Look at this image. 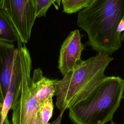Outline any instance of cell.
Instances as JSON below:
<instances>
[{
  "label": "cell",
  "instance_id": "10",
  "mask_svg": "<svg viewBox=\"0 0 124 124\" xmlns=\"http://www.w3.org/2000/svg\"><path fill=\"white\" fill-rule=\"evenodd\" d=\"M94 0H67L62 3L63 11L67 14L79 12L87 7Z\"/></svg>",
  "mask_w": 124,
  "mask_h": 124
},
{
  "label": "cell",
  "instance_id": "14",
  "mask_svg": "<svg viewBox=\"0 0 124 124\" xmlns=\"http://www.w3.org/2000/svg\"><path fill=\"white\" fill-rule=\"evenodd\" d=\"M62 0H53V4L56 8H58V7L60 6Z\"/></svg>",
  "mask_w": 124,
  "mask_h": 124
},
{
  "label": "cell",
  "instance_id": "7",
  "mask_svg": "<svg viewBox=\"0 0 124 124\" xmlns=\"http://www.w3.org/2000/svg\"><path fill=\"white\" fill-rule=\"evenodd\" d=\"M32 79V90L39 107L47 99L56 94L58 79H50L43 75L40 68L35 69Z\"/></svg>",
  "mask_w": 124,
  "mask_h": 124
},
{
  "label": "cell",
  "instance_id": "4",
  "mask_svg": "<svg viewBox=\"0 0 124 124\" xmlns=\"http://www.w3.org/2000/svg\"><path fill=\"white\" fill-rule=\"evenodd\" d=\"M17 49L20 55L22 79L11 107L12 124H38V104L32 90L31 59L29 51L19 36Z\"/></svg>",
  "mask_w": 124,
  "mask_h": 124
},
{
  "label": "cell",
  "instance_id": "19",
  "mask_svg": "<svg viewBox=\"0 0 124 124\" xmlns=\"http://www.w3.org/2000/svg\"><path fill=\"white\" fill-rule=\"evenodd\" d=\"M110 124H116L115 123H114V122H111V123H110Z\"/></svg>",
  "mask_w": 124,
  "mask_h": 124
},
{
  "label": "cell",
  "instance_id": "18",
  "mask_svg": "<svg viewBox=\"0 0 124 124\" xmlns=\"http://www.w3.org/2000/svg\"><path fill=\"white\" fill-rule=\"evenodd\" d=\"M67 0H62V3H63V2H65V1H66Z\"/></svg>",
  "mask_w": 124,
  "mask_h": 124
},
{
  "label": "cell",
  "instance_id": "17",
  "mask_svg": "<svg viewBox=\"0 0 124 124\" xmlns=\"http://www.w3.org/2000/svg\"><path fill=\"white\" fill-rule=\"evenodd\" d=\"M0 121H1V111H0Z\"/></svg>",
  "mask_w": 124,
  "mask_h": 124
},
{
  "label": "cell",
  "instance_id": "9",
  "mask_svg": "<svg viewBox=\"0 0 124 124\" xmlns=\"http://www.w3.org/2000/svg\"><path fill=\"white\" fill-rule=\"evenodd\" d=\"M53 109L54 105L52 97L46 99L39 107V118L44 124H49V121L53 115Z\"/></svg>",
  "mask_w": 124,
  "mask_h": 124
},
{
  "label": "cell",
  "instance_id": "15",
  "mask_svg": "<svg viewBox=\"0 0 124 124\" xmlns=\"http://www.w3.org/2000/svg\"><path fill=\"white\" fill-rule=\"evenodd\" d=\"M2 124H11V123H10V121H9L7 117L5 119V120H4V121H3V122Z\"/></svg>",
  "mask_w": 124,
  "mask_h": 124
},
{
  "label": "cell",
  "instance_id": "2",
  "mask_svg": "<svg viewBox=\"0 0 124 124\" xmlns=\"http://www.w3.org/2000/svg\"><path fill=\"white\" fill-rule=\"evenodd\" d=\"M113 58L106 52L81 61L76 68L58 80L56 105L63 112L86 98L106 78L105 70Z\"/></svg>",
  "mask_w": 124,
  "mask_h": 124
},
{
  "label": "cell",
  "instance_id": "8",
  "mask_svg": "<svg viewBox=\"0 0 124 124\" xmlns=\"http://www.w3.org/2000/svg\"><path fill=\"white\" fill-rule=\"evenodd\" d=\"M18 35L0 9V41L13 44L17 41Z\"/></svg>",
  "mask_w": 124,
  "mask_h": 124
},
{
  "label": "cell",
  "instance_id": "12",
  "mask_svg": "<svg viewBox=\"0 0 124 124\" xmlns=\"http://www.w3.org/2000/svg\"><path fill=\"white\" fill-rule=\"evenodd\" d=\"M117 31L120 33H121L122 32L124 31V18H123L120 22L118 26Z\"/></svg>",
  "mask_w": 124,
  "mask_h": 124
},
{
  "label": "cell",
  "instance_id": "13",
  "mask_svg": "<svg viewBox=\"0 0 124 124\" xmlns=\"http://www.w3.org/2000/svg\"><path fill=\"white\" fill-rule=\"evenodd\" d=\"M3 101H4V97H3V92H2L0 81V111L1 110Z\"/></svg>",
  "mask_w": 124,
  "mask_h": 124
},
{
  "label": "cell",
  "instance_id": "6",
  "mask_svg": "<svg viewBox=\"0 0 124 124\" xmlns=\"http://www.w3.org/2000/svg\"><path fill=\"white\" fill-rule=\"evenodd\" d=\"M81 38L79 31L75 30L70 33L61 46L58 68L63 76L73 70L82 61L80 57L84 46Z\"/></svg>",
  "mask_w": 124,
  "mask_h": 124
},
{
  "label": "cell",
  "instance_id": "1",
  "mask_svg": "<svg viewBox=\"0 0 124 124\" xmlns=\"http://www.w3.org/2000/svg\"><path fill=\"white\" fill-rule=\"evenodd\" d=\"M124 18V0H94L78 12L77 24L87 33L93 49L109 54L121 46L117 28Z\"/></svg>",
  "mask_w": 124,
  "mask_h": 124
},
{
  "label": "cell",
  "instance_id": "11",
  "mask_svg": "<svg viewBox=\"0 0 124 124\" xmlns=\"http://www.w3.org/2000/svg\"><path fill=\"white\" fill-rule=\"evenodd\" d=\"M37 17L45 16L46 12L52 4L53 0H34Z\"/></svg>",
  "mask_w": 124,
  "mask_h": 124
},
{
  "label": "cell",
  "instance_id": "3",
  "mask_svg": "<svg viewBox=\"0 0 124 124\" xmlns=\"http://www.w3.org/2000/svg\"><path fill=\"white\" fill-rule=\"evenodd\" d=\"M124 93V78L106 77L86 98L68 108L69 118L74 124H105L112 121Z\"/></svg>",
  "mask_w": 124,
  "mask_h": 124
},
{
  "label": "cell",
  "instance_id": "5",
  "mask_svg": "<svg viewBox=\"0 0 124 124\" xmlns=\"http://www.w3.org/2000/svg\"><path fill=\"white\" fill-rule=\"evenodd\" d=\"M0 9L22 42L27 43L37 18L34 0H0Z\"/></svg>",
  "mask_w": 124,
  "mask_h": 124
},
{
  "label": "cell",
  "instance_id": "16",
  "mask_svg": "<svg viewBox=\"0 0 124 124\" xmlns=\"http://www.w3.org/2000/svg\"><path fill=\"white\" fill-rule=\"evenodd\" d=\"M121 40L122 41H124V31L123 32L122 34H121Z\"/></svg>",
  "mask_w": 124,
  "mask_h": 124
}]
</instances>
